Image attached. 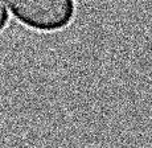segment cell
Listing matches in <instances>:
<instances>
[{"label":"cell","mask_w":152,"mask_h":148,"mask_svg":"<svg viewBox=\"0 0 152 148\" xmlns=\"http://www.w3.org/2000/svg\"><path fill=\"white\" fill-rule=\"evenodd\" d=\"M13 17L24 27L41 33L65 29L75 16V0H7Z\"/></svg>","instance_id":"1"},{"label":"cell","mask_w":152,"mask_h":148,"mask_svg":"<svg viewBox=\"0 0 152 148\" xmlns=\"http://www.w3.org/2000/svg\"><path fill=\"white\" fill-rule=\"evenodd\" d=\"M8 20H10V13H8L5 4L3 0H0V33L5 29L8 24Z\"/></svg>","instance_id":"2"}]
</instances>
